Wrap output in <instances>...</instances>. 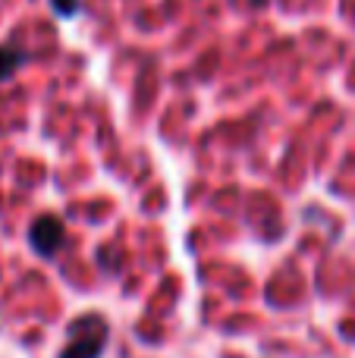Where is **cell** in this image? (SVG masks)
Wrapping results in <instances>:
<instances>
[{
  "mask_svg": "<svg viewBox=\"0 0 355 358\" xmlns=\"http://www.w3.org/2000/svg\"><path fill=\"white\" fill-rule=\"evenodd\" d=\"M107 343V324L98 315H85L69 327V343L60 358H101Z\"/></svg>",
  "mask_w": 355,
  "mask_h": 358,
  "instance_id": "cell-1",
  "label": "cell"
},
{
  "mask_svg": "<svg viewBox=\"0 0 355 358\" xmlns=\"http://www.w3.org/2000/svg\"><path fill=\"white\" fill-rule=\"evenodd\" d=\"M66 242V227H63L60 217H41V220L31 227V245H35L38 255L44 258H54L57 252Z\"/></svg>",
  "mask_w": 355,
  "mask_h": 358,
  "instance_id": "cell-2",
  "label": "cell"
},
{
  "mask_svg": "<svg viewBox=\"0 0 355 358\" xmlns=\"http://www.w3.org/2000/svg\"><path fill=\"white\" fill-rule=\"evenodd\" d=\"M22 63H25V50L13 48V44H3V48H0V82L10 79Z\"/></svg>",
  "mask_w": 355,
  "mask_h": 358,
  "instance_id": "cell-3",
  "label": "cell"
},
{
  "mask_svg": "<svg viewBox=\"0 0 355 358\" xmlns=\"http://www.w3.org/2000/svg\"><path fill=\"white\" fill-rule=\"evenodd\" d=\"M54 3V10L60 13V16H73L75 10H79V0H50Z\"/></svg>",
  "mask_w": 355,
  "mask_h": 358,
  "instance_id": "cell-4",
  "label": "cell"
}]
</instances>
